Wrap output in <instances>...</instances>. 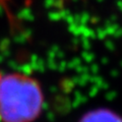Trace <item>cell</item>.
I'll list each match as a JSON object with an SVG mask.
<instances>
[{"label":"cell","mask_w":122,"mask_h":122,"mask_svg":"<svg viewBox=\"0 0 122 122\" xmlns=\"http://www.w3.org/2000/svg\"><path fill=\"white\" fill-rule=\"evenodd\" d=\"M2 76H3V74L1 73V71H0V81H1V79H2Z\"/></svg>","instance_id":"7a4b0ae2"},{"label":"cell","mask_w":122,"mask_h":122,"mask_svg":"<svg viewBox=\"0 0 122 122\" xmlns=\"http://www.w3.org/2000/svg\"><path fill=\"white\" fill-rule=\"evenodd\" d=\"M42 107V93L36 81L20 73L3 75L0 81L2 122H32Z\"/></svg>","instance_id":"6da1fadb"}]
</instances>
